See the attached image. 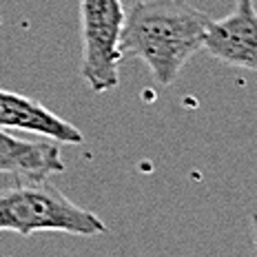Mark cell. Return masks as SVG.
I'll list each match as a JSON object with an SVG mask.
<instances>
[{"label": "cell", "instance_id": "cell-1", "mask_svg": "<svg viewBox=\"0 0 257 257\" xmlns=\"http://www.w3.org/2000/svg\"><path fill=\"white\" fill-rule=\"evenodd\" d=\"M208 23L211 16L184 0H138L124 18L120 53L140 58L155 82L171 87L204 47Z\"/></svg>", "mask_w": 257, "mask_h": 257}, {"label": "cell", "instance_id": "cell-2", "mask_svg": "<svg viewBox=\"0 0 257 257\" xmlns=\"http://www.w3.org/2000/svg\"><path fill=\"white\" fill-rule=\"evenodd\" d=\"M0 231L31 237L34 233H69L95 237L106 233V224L95 213L71 202L47 180L20 182L0 191Z\"/></svg>", "mask_w": 257, "mask_h": 257}, {"label": "cell", "instance_id": "cell-3", "mask_svg": "<svg viewBox=\"0 0 257 257\" xmlns=\"http://www.w3.org/2000/svg\"><path fill=\"white\" fill-rule=\"evenodd\" d=\"M124 18L122 0H80V73L93 93H106L120 84V36Z\"/></svg>", "mask_w": 257, "mask_h": 257}, {"label": "cell", "instance_id": "cell-4", "mask_svg": "<svg viewBox=\"0 0 257 257\" xmlns=\"http://www.w3.org/2000/svg\"><path fill=\"white\" fill-rule=\"evenodd\" d=\"M202 49L224 64L257 71V9L253 0H235L228 16L211 18Z\"/></svg>", "mask_w": 257, "mask_h": 257}, {"label": "cell", "instance_id": "cell-5", "mask_svg": "<svg viewBox=\"0 0 257 257\" xmlns=\"http://www.w3.org/2000/svg\"><path fill=\"white\" fill-rule=\"evenodd\" d=\"M0 128L36 133L60 144L84 142L82 131L71 122L53 113L38 100H31L23 93H14L7 89H0Z\"/></svg>", "mask_w": 257, "mask_h": 257}, {"label": "cell", "instance_id": "cell-6", "mask_svg": "<svg viewBox=\"0 0 257 257\" xmlns=\"http://www.w3.org/2000/svg\"><path fill=\"white\" fill-rule=\"evenodd\" d=\"M64 171L60 149L49 140H23L0 128V173L20 182L49 180Z\"/></svg>", "mask_w": 257, "mask_h": 257}, {"label": "cell", "instance_id": "cell-7", "mask_svg": "<svg viewBox=\"0 0 257 257\" xmlns=\"http://www.w3.org/2000/svg\"><path fill=\"white\" fill-rule=\"evenodd\" d=\"M250 226H253V237H255V246H257V213L250 215Z\"/></svg>", "mask_w": 257, "mask_h": 257}]
</instances>
